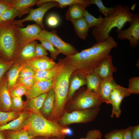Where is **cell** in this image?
Returning <instances> with one entry per match:
<instances>
[{
  "label": "cell",
  "mask_w": 139,
  "mask_h": 139,
  "mask_svg": "<svg viewBox=\"0 0 139 139\" xmlns=\"http://www.w3.org/2000/svg\"><path fill=\"white\" fill-rule=\"evenodd\" d=\"M117 46L116 41L109 36L103 41L97 42L90 48L65 58L75 67L77 73L85 75L93 72L100 63Z\"/></svg>",
  "instance_id": "6da1fadb"
},
{
  "label": "cell",
  "mask_w": 139,
  "mask_h": 139,
  "mask_svg": "<svg viewBox=\"0 0 139 139\" xmlns=\"http://www.w3.org/2000/svg\"><path fill=\"white\" fill-rule=\"evenodd\" d=\"M61 64L58 72L53 79L52 89L55 94L54 110L48 119L57 122L66 112L70 78L76 71L72 64L65 58L59 59Z\"/></svg>",
  "instance_id": "7a4b0ae2"
},
{
  "label": "cell",
  "mask_w": 139,
  "mask_h": 139,
  "mask_svg": "<svg viewBox=\"0 0 139 139\" xmlns=\"http://www.w3.org/2000/svg\"><path fill=\"white\" fill-rule=\"evenodd\" d=\"M23 128L27 130L35 137H56L64 139L66 135H71L72 133L71 129L67 126L50 120L41 113L30 112Z\"/></svg>",
  "instance_id": "3957f363"
},
{
  "label": "cell",
  "mask_w": 139,
  "mask_h": 139,
  "mask_svg": "<svg viewBox=\"0 0 139 139\" xmlns=\"http://www.w3.org/2000/svg\"><path fill=\"white\" fill-rule=\"evenodd\" d=\"M115 7V11L111 15L103 18L102 23L92 29V34L97 42L106 39L113 29L117 28V32L122 30L127 23L130 24L132 22L134 14L130 11L128 6L119 4Z\"/></svg>",
  "instance_id": "277c9868"
},
{
  "label": "cell",
  "mask_w": 139,
  "mask_h": 139,
  "mask_svg": "<svg viewBox=\"0 0 139 139\" xmlns=\"http://www.w3.org/2000/svg\"><path fill=\"white\" fill-rule=\"evenodd\" d=\"M13 21L0 23V54L9 61H13L19 47Z\"/></svg>",
  "instance_id": "5b68a950"
},
{
  "label": "cell",
  "mask_w": 139,
  "mask_h": 139,
  "mask_svg": "<svg viewBox=\"0 0 139 139\" xmlns=\"http://www.w3.org/2000/svg\"><path fill=\"white\" fill-rule=\"evenodd\" d=\"M65 106L66 112L89 109L99 106L102 103L98 94L86 89L81 91Z\"/></svg>",
  "instance_id": "8992f818"
},
{
  "label": "cell",
  "mask_w": 139,
  "mask_h": 139,
  "mask_svg": "<svg viewBox=\"0 0 139 139\" xmlns=\"http://www.w3.org/2000/svg\"><path fill=\"white\" fill-rule=\"evenodd\" d=\"M100 110V106L86 109L65 112L58 121L59 124L67 126L74 123H85L94 120Z\"/></svg>",
  "instance_id": "52a82bcc"
},
{
  "label": "cell",
  "mask_w": 139,
  "mask_h": 139,
  "mask_svg": "<svg viewBox=\"0 0 139 139\" xmlns=\"http://www.w3.org/2000/svg\"><path fill=\"white\" fill-rule=\"evenodd\" d=\"M45 2L40 5L38 8L31 9L29 14L25 18L20 20H14L13 22L16 25L23 28V23L27 21H32L35 22L42 30L45 29L43 23L44 16L47 11L50 9L54 7H58V4L54 0H44Z\"/></svg>",
  "instance_id": "ba28073f"
},
{
  "label": "cell",
  "mask_w": 139,
  "mask_h": 139,
  "mask_svg": "<svg viewBox=\"0 0 139 139\" xmlns=\"http://www.w3.org/2000/svg\"><path fill=\"white\" fill-rule=\"evenodd\" d=\"M38 38L47 40L57 48L60 53L66 56L74 55L78 52L71 45L63 41L58 35L56 30H53L49 32L45 29L42 30L37 36Z\"/></svg>",
  "instance_id": "9c48e42d"
},
{
  "label": "cell",
  "mask_w": 139,
  "mask_h": 139,
  "mask_svg": "<svg viewBox=\"0 0 139 139\" xmlns=\"http://www.w3.org/2000/svg\"><path fill=\"white\" fill-rule=\"evenodd\" d=\"M42 30L36 24L28 25L25 28L16 25L15 32L19 47L37 40Z\"/></svg>",
  "instance_id": "30bf717a"
},
{
  "label": "cell",
  "mask_w": 139,
  "mask_h": 139,
  "mask_svg": "<svg viewBox=\"0 0 139 139\" xmlns=\"http://www.w3.org/2000/svg\"><path fill=\"white\" fill-rule=\"evenodd\" d=\"M130 26L127 29L121 30L117 32L118 39L124 40L127 39L129 45L132 47L137 46L139 41V14H134L133 21L129 24Z\"/></svg>",
  "instance_id": "8fae6325"
},
{
  "label": "cell",
  "mask_w": 139,
  "mask_h": 139,
  "mask_svg": "<svg viewBox=\"0 0 139 139\" xmlns=\"http://www.w3.org/2000/svg\"><path fill=\"white\" fill-rule=\"evenodd\" d=\"M112 58L111 55H109L93 71V72L102 80L112 76L113 73L117 71L116 68L113 65Z\"/></svg>",
  "instance_id": "7c38bea8"
},
{
  "label": "cell",
  "mask_w": 139,
  "mask_h": 139,
  "mask_svg": "<svg viewBox=\"0 0 139 139\" xmlns=\"http://www.w3.org/2000/svg\"><path fill=\"white\" fill-rule=\"evenodd\" d=\"M37 42L34 40L19 46L13 60L14 63L24 62L35 57V46Z\"/></svg>",
  "instance_id": "4fadbf2b"
},
{
  "label": "cell",
  "mask_w": 139,
  "mask_h": 139,
  "mask_svg": "<svg viewBox=\"0 0 139 139\" xmlns=\"http://www.w3.org/2000/svg\"><path fill=\"white\" fill-rule=\"evenodd\" d=\"M118 85L114 81L112 76L102 80L98 93L102 103L110 104L109 99L111 92Z\"/></svg>",
  "instance_id": "5bb4252c"
},
{
  "label": "cell",
  "mask_w": 139,
  "mask_h": 139,
  "mask_svg": "<svg viewBox=\"0 0 139 139\" xmlns=\"http://www.w3.org/2000/svg\"><path fill=\"white\" fill-rule=\"evenodd\" d=\"M53 79L44 81H37L25 95L27 99L47 93L52 88Z\"/></svg>",
  "instance_id": "9a60e30c"
},
{
  "label": "cell",
  "mask_w": 139,
  "mask_h": 139,
  "mask_svg": "<svg viewBox=\"0 0 139 139\" xmlns=\"http://www.w3.org/2000/svg\"><path fill=\"white\" fill-rule=\"evenodd\" d=\"M23 62L32 67L35 71L50 69L56 64L51 58L47 56L35 57Z\"/></svg>",
  "instance_id": "2e32d148"
},
{
  "label": "cell",
  "mask_w": 139,
  "mask_h": 139,
  "mask_svg": "<svg viewBox=\"0 0 139 139\" xmlns=\"http://www.w3.org/2000/svg\"><path fill=\"white\" fill-rule=\"evenodd\" d=\"M11 7L22 12L24 14L29 13L31 9L30 7L36 5L38 6L42 3L41 0H1Z\"/></svg>",
  "instance_id": "e0dca14e"
},
{
  "label": "cell",
  "mask_w": 139,
  "mask_h": 139,
  "mask_svg": "<svg viewBox=\"0 0 139 139\" xmlns=\"http://www.w3.org/2000/svg\"><path fill=\"white\" fill-rule=\"evenodd\" d=\"M0 111H11V99L7 88L6 76H4L0 82Z\"/></svg>",
  "instance_id": "ac0fdd59"
},
{
  "label": "cell",
  "mask_w": 139,
  "mask_h": 139,
  "mask_svg": "<svg viewBox=\"0 0 139 139\" xmlns=\"http://www.w3.org/2000/svg\"><path fill=\"white\" fill-rule=\"evenodd\" d=\"M30 113V112L26 110L22 111L18 118L0 126V132L16 131L23 128L25 121Z\"/></svg>",
  "instance_id": "d6986e66"
},
{
  "label": "cell",
  "mask_w": 139,
  "mask_h": 139,
  "mask_svg": "<svg viewBox=\"0 0 139 139\" xmlns=\"http://www.w3.org/2000/svg\"><path fill=\"white\" fill-rule=\"evenodd\" d=\"M89 5L87 0L86 3L75 4L70 6L66 13V19L71 21L83 17L85 8Z\"/></svg>",
  "instance_id": "ffe728a7"
},
{
  "label": "cell",
  "mask_w": 139,
  "mask_h": 139,
  "mask_svg": "<svg viewBox=\"0 0 139 139\" xmlns=\"http://www.w3.org/2000/svg\"><path fill=\"white\" fill-rule=\"evenodd\" d=\"M25 65V63L23 62H15L8 70L6 77L8 91L15 85L19 73Z\"/></svg>",
  "instance_id": "44dd1931"
},
{
  "label": "cell",
  "mask_w": 139,
  "mask_h": 139,
  "mask_svg": "<svg viewBox=\"0 0 139 139\" xmlns=\"http://www.w3.org/2000/svg\"><path fill=\"white\" fill-rule=\"evenodd\" d=\"M47 93L28 99L24 102V109L30 112L41 113L40 111Z\"/></svg>",
  "instance_id": "7402d4cb"
},
{
  "label": "cell",
  "mask_w": 139,
  "mask_h": 139,
  "mask_svg": "<svg viewBox=\"0 0 139 139\" xmlns=\"http://www.w3.org/2000/svg\"><path fill=\"white\" fill-rule=\"evenodd\" d=\"M55 97L54 92L51 89L48 93L41 109V113L48 119L51 115L54 108Z\"/></svg>",
  "instance_id": "603a6c76"
},
{
  "label": "cell",
  "mask_w": 139,
  "mask_h": 139,
  "mask_svg": "<svg viewBox=\"0 0 139 139\" xmlns=\"http://www.w3.org/2000/svg\"><path fill=\"white\" fill-rule=\"evenodd\" d=\"M86 84L85 76L77 73L76 75L72 77L69 84L68 100H70L72 99L76 91Z\"/></svg>",
  "instance_id": "cb8c5ba5"
},
{
  "label": "cell",
  "mask_w": 139,
  "mask_h": 139,
  "mask_svg": "<svg viewBox=\"0 0 139 139\" xmlns=\"http://www.w3.org/2000/svg\"><path fill=\"white\" fill-rule=\"evenodd\" d=\"M60 64L59 59L58 62L50 69L36 71L34 76L36 81H47L53 79L59 70Z\"/></svg>",
  "instance_id": "d4e9b609"
},
{
  "label": "cell",
  "mask_w": 139,
  "mask_h": 139,
  "mask_svg": "<svg viewBox=\"0 0 139 139\" xmlns=\"http://www.w3.org/2000/svg\"><path fill=\"white\" fill-rule=\"evenodd\" d=\"M128 88L121 86L119 94L113 101L111 104L112 107L111 117L112 118L114 115L119 118L121 114L120 105L124 98L130 95Z\"/></svg>",
  "instance_id": "484cf974"
},
{
  "label": "cell",
  "mask_w": 139,
  "mask_h": 139,
  "mask_svg": "<svg viewBox=\"0 0 139 139\" xmlns=\"http://www.w3.org/2000/svg\"><path fill=\"white\" fill-rule=\"evenodd\" d=\"M73 24L76 33L81 39H85L90 28L88 25L83 17L71 21Z\"/></svg>",
  "instance_id": "4316f807"
},
{
  "label": "cell",
  "mask_w": 139,
  "mask_h": 139,
  "mask_svg": "<svg viewBox=\"0 0 139 139\" xmlns=\"http://www.w3.org/2000/svg\"><path fill=\"white\" fill-rule=\"evenodd\" d=\"M87 89L98 94L102 80L93 72L85 76Z\"/></svg>",
  "instance_id": "83f0119b"
},
{
  "label": "cell",
  "mask_w": 139,
  "mask_h": 139,
  "mask_svg": "<svg viewBox=\"0 0 139 139\" xmlns=\"http://www.w3.org/2000/svg\"><path fill=\"white\" fill-rule=\"evenodd\" d=\"M4 132L6 139H34L35 138L24 128L16 131Z\"/></svg>",
  "instance_id": "f1b7e54d"
},
{
  "label": "cell",
  "mask_w": 139,
  "mask_h": 139,
  "mask_svg": "<svg viewBox=\"0 0 139 139\" xmlns=\"http://www.w3.org/2000/svg\"><path fill=\"white\" fill-rule=\"evenodd\" d=\"M24 14L22 12L11 8L0 16V23L13 21L16 17L20 18Z\"/></svg>",
  "instance_id": "f546056e"
},
{
  "label": "cell",
  "mask_w": 139,
  "mask_h": 139,
  "mask_svg": "<svg viewBox=\"0 0 139 139\" xmlns=\"http://www.w3.org/2000/svg\"><path fill=\"white\" fill-rule=\"evenodd\" d=\"M88 2L90 5L91 4L95 5L98 8L99 12L103 14L105 17L111 15L115 10V6L110 7L105 6L101 0H88Z\"/></svg>",
  "instance_id": "4dcf8cb0"
},
{
  "label": "cell",
  "mask_w": 139,
  "mask_h": 139,
  "mask_svg": "<svg viewBox=\"0 0 139 139\" xmlns=\"http://www.w3.org/2000/svg\"><path fill=\"white\" fill-rule=\"evenodd\" d=\"M21 112L12 111L7 112L0 111V126L18 118Z\"/></svg>",
  "instance_id": "1f68e13d"
},
{
  "label": "cell",
  "mask_w": 139,
  "mask_h": 139,
  "mask_svg": "<svg viewBox=\"0 0 139 139\" xmlns=\"http://www.w3.org/2000/svg\"><path fill=\"white\" fill-rule=\"evenodd\" d=\"M83 18L87 23L90 28L99 26L102 23L103 19L101 15L98 18L95 17L86 10L84 12Z\"/></svg>",
  "instance_id": "d6a6232c"
},
{
  "label": "cell",
  "mask_w": 139,
  "mask_h": 139,
  "mask_svg": "<svg viewBox=\"0 0 139 139\" xmlns=\"http://www.w3.org/2000/svg\"><path fill=\"white\" fill-rule=\"evenodd\" d=\"M37 40H39L47 50L50 52L51 58L53 60L56 59L60 53L58 50L47 40L40 38H38Z\"/></svg>",
  "instance_id": "836d02e7"
},
{
  "label": "cell",
  "mask_w": 139,
  "mask_h": 139,
  "mask_svg": "<svg viewBox=\"0 0 139 139\" xmlns=\"http://www.w3.org/2000/svg\"><path fill=\"white\" fill-rule=\"evenodd\" d=\"M11 111L21 112L24 109V102L22 97H11Z\"/></svg>",
  "instance_id": "e575fe53"
},
{
  "label": "cell",
  "mask_w": 139,
  "mask_h": 139,
  "mask_svg": "<svg viewBox=\"0 0 139 139\" xmlns=\"http://www.w3.org/2000/svg\"><path fill=\"white\" fill-rule=\"evenodd\" d=\"M13 61H9L3 57L0 58V82L5 73L10 69L14 63Z\"/></svg>",
  "instance_id": "d590c367"
},
{
  "label": "cell",
  "mask_w": 139,
  "mask_h": 139,
  "mask_svg": "<svg viewBox=\"0 0 139 139\" xmlns=\"http://www.w3.org/2000/svg\"><path fill=\"white\" fill-rule=\"evenodd\" d=\"M128 89L130 94H139V77H132L129 80L128 88Z\"/></svg>",
  "instance_id": "8d00e7d4"
},
{
  "label": "cell",
  "mask_w": 139,
  "mask_h": 139,
  "mask_svg": "<svg viewBox=\"0 0 139 139\" xmlns=\"http://www.w3.org/2000/svg\"><path fill=\"white\" fill-rule=\"evenodd\" d=\"M28 90L23 86L16 84L11 90L9 91L11 97H22L27 93Z\"/></svg>",
  "instance_id": "74e56055"
},
{
  "label": "cell",
  "mask_w": 139,
  "mask_h": 139,
  "mask_svg": "<svg viewBox=\"0 0 139 139\" xmlns=\"http://www.w3.org/2000/svg\"><path fill=\"white\" fill-rule=\"evenodd\" d=\"M36 82L34 76L18 78L15 85H22L28 90Z\"/></svg>",
  "instance_id": "f35d334b"
},
{
  "label": "cell",
  "mask_w": 139,
  "mask_h": 139,
  "mask_svg": "<svg viewBox=\"0 0 139 139\" xmlns=\"http://www.w3.org/2000/svg\"><path fill=\"white\" fill-rule=\"evenodd\" d=\"M60 19L57 14L52 13L48 15L46 19V23L48 26L50 28L57 27L59 24Z\"/></svg>",
  "instance_id": "ab89813d"
},
{
  "label": "cell",
  "mask_w": 139,
  "mask_h": 139,
  "mask_svg": "<svg viewBox=\"0 0 139 139\" xmlns=\"http://www.w3.org/2000/svg\"><path fill=\"white\" fill-rule=\"evenodd\" d=\"M35 72L36 71L32 67L25 64V65L20 72L18 78L34 76Z\"/></svg>",
  "instance_id": "60d3db41"
},
{
  "label": "cell",
  "mask_w": 139,
  "mask_h": 139,
  "mask_svg": "<svg viewBox=\"0 0 139 139\" xmlns=\"http://www.w3.org/2000/svg\"><path fill=\"white\" fill-rule=\"evenodd\" d=\"M124 129L114 130L105 136V139H124Z\"/></svg>",
  "instance_id": "b9f144b4"
},
{
  "label": "cell",
  "mask_w": 139,
  "mask_h": 139,
  "mask_svg": "<svg viewBox=\"0 0 139 139\" xmlns=\"http://www.w3.org/2000/svg\"><path fill=\"white\" fill-rule=\"evenodd\" d=\"M58 4V7L63 8L67 6L78 3L87 2V0H54Z\"/></svg>",
  "instance_id": "7bdbcfd3"
},
{
  "label": "cell",
  "mask_w": 139,
  "mask_h": 139,
  "mask_svg": "<svg viewBox=\"0 0 139 139\" xmlns=\"http://www.w3.org/2000/svg\"><path fill=\"white\" fill-rule=\"evenodd\" d=\"M79 139H102V133L99 130H91L87 133L85 138H81Z\"/></svg>",
  "instance_id": "ee69618b"
},
{
  "label": "cell",
  "mask_w": 139,
  "mask_h": 139,
  "mask_svg": "<svg viewBox=\"0 0 139 139\" xmlns=\"http://www.w3.org/2000/svg\"><path fill=\"white\" fill-rule=\"evenodd\" d=\"M35 55L36 57L47 56V50L43 45L37 42L35 46Z\"/></svg>",
  "instance_id": "f6af8a7d"
},
{
  "label": "cell",
  "mask_w": 139,
  "mask_h": 139,
  "mask_svg": "<svg viewBox=\"0 0 139 139\" xmlns=\"http://www.w3.org/2000/svg\"><path fill=\"white\" fill-rule=\"evenodd\" d=\"M132 132V139H139V125L130 126Z\"/></svg>",
  "instance_id": "bcb514c9"
},
{
  "label": "cell",
  "mask_w": 139,
  "mask_h": 139,
  "mask_svg": "<svg viewBox=\"0 0 139 139\" xmlns=\"http://www.w3.org/2000/svg\"><path fill=\"white\" fill-rule=\"evenodd\" d=\"M0 16L11 7L7 4L2 2L0 0Z\"/></svg>",
  "instance_id": "7dc6e473"
},
{
  "label": "cell",
  "mask_w": 139,
  "mask_h": 139,
  "mask_svg": "<svg viewBox=\"0 0 139 139\" xmlns=\"http://www.w3.org/2000/svg\"><path fill=\"white\" fill-rule=\"evenodd\" d=\"M124 139H132L131 130L130 126L124 129Z\"/></svg>",
  "instance_id": "c3c4849f"
},
{
  "label": "cell",
  "mask_w": 139,
  "mask_h": 139,
  "mask_svg": "<svg viewBox=\"0 0 139 139\" xmlns=\"http://www.w3.org/2000/svg\"><path fill=\"white\" fill-rule=\"evenodd\" d=\"M34 139H60L56 137H35Z\"/></svg>",
  "instance_id": "681fc988"
},
{
  "label": "cell",
  "mask_w": 139,
  "mask_h": 139,
  "mask_svg": "<svg viewBox=\"0 0 139 139\" xmlns=\"http://www.w3.org/2000/svg\"><path fill=\"white\" fill-rule=\"evenodd\" d=\"M0 139H6L4 131L0 132Z\"/></svg>",
  "instance_id": "f907efd6"
},
{
  "label": "cell",
  "mask_w": 139,
  "mask_h": 139,
  "mask_svg": "<svg viewBox=\"0 0 139 139\" xmlns=\"http://www.w3.org/2000/svg\"><path fill=\"white\" fill-rule=\"evenodd\" d=\"M2 57V56L1 55V54H0V58Z\"/></svg>",
  "instance_id": "816d5d0a"
},
{
  "label": "cell",
  "mask_w": 139,
  "mask_h": 139,
  "mask_svg": "<svg viewBox=\"0 0 139 139\" xmlns=\"http://www.w3.org/2000/svg\"><path fill=\"white\" fill-rule=\"evenodd\" d=\"M1 3L0 2V3Z\"/></svg>",
  "instance_id": "f5cc1de1"
}]
</instances>
